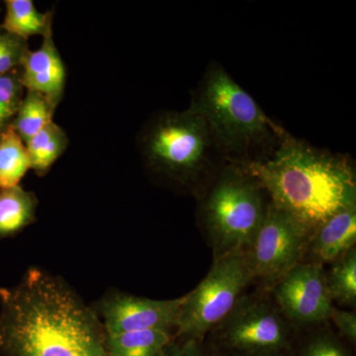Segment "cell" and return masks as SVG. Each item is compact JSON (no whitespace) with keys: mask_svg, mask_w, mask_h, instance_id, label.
<instances>
[{"mask_svg":"<svg viewBox=\"0 0 356 356\" xmlns=\"http://www.w3.org/2000/svg\"><path fill=\"white\" fill-rule=\"evenodd\" d=\"M22 67L0 74V132L10 125L24 98Z\"/></svg>","mask_w":356,"mask_h":356,"instance_id":"cell-20","label":"cell"},{"mask_svg":"<svg viewBox=\"0 0 356 356\" xmlns=\"http://www.w3.org/2000/svg\"><path fill=\"white\" fill-rule=\"evenodd\" d=\"M22 83L27 91L44 96L54 108L64 96L67 72L54 42L53 32L43 38L38 50L28 51L22 65Z\"/></svg>","mask_w":356,"mask_h":356,"instance_id":"cell-12","label":"cell"},{"mask_svg":"<svg viewBox=\"0 0 356 356\" xmlns=\"http://www.w3.org/2000/svg\"><path fill=\"white\" fill-rule=\"evenodd\" d=\"M202 341L194 339H181L180 343L175 339L166 346L163 356H207L204 353Z\"/></svg>","mask_w":356,"mask_h":356,"instance_id":"cell-24","label":"cell"},{"mask_svg":"<svg viewBox=\"0 0 356 356\" xmlns=\"http://www.w3.org/2000/svg\"><path fill=\"white\" fill-rule=\"evenodd\" d=\"M310 229L270 202L245 255L252 282L268 291L302 262Z\"/></svg>","mask_w":356,"mask_h":356,"instance_id":"cell-8","label":"cell"},{"mask_svg":"<svg viewBox=\"0 0 356 356\" xmlns=\"http://www.w3.org/2000/svg\"><path fill=\"white\" fill-rule=\"evenodd\" d=\"M28 51L27 40L7 32L0 26V74L21 67Z\"/></svg>","mask_w":356,"mask_h":356,"instance_id":"cell-21","label":"cell"},{"mask_svg":"<svg viewBox=\"0 0 356 356\" xmlns=\"http://www.w3.org/2000/svg\"><path fill=\"white\" fill-rule=\"evenodd\" d=\"M172 339L170 332L166 331L106 334L107 353L108 356H163Z\"/></svg>","mask_w":356,"mask_h":356,"instance_id":"cell-14","label":"cell"},{"mask_svg":"<svg viewBox=\"0 0 356 356\" xmlns=\"http://www.w3.org/2000/svg\"><path fill=\"white\" fill-rule=\"evenodd\" d=\"M69 145L64 129L51 121L26 143L30 168L42 177L67 149Z\"/></svg>","mask_w":356,"mask_h":356,"instance_id":"cell-15","label":"cell"},{"mask_svg":"<svg viewBox=\"0 0 356 356\" xmlns=\"http://www.w3.org/2000/svg\"><path fill=\"white\" fill-rule=\"evenodd\" d=\"M55 110L44 96L35 91H27L9 126L26 144L47 124L53 121Z\"/></svg>","mask_w":356,"mask_h":356,"instance_id":"cell-19","label":"cell"},{"mask_svg":"<svg viewBox=\"0 0 356 356\" xmlns=\"http://www.w3.org/2000/svg\"><path fill=\"white\" fill-rule=\"evenodd\" d=\"M245 168L261 185L269 202L310 231L339 210L356 204L351 159L317 149L288 132L273 156Z\"/></svg>","mask_w":356,"mask_h":356,"instance_id":"cell-2","label":"cell"},{"mask_svg":"<svg viewBox=\"0 0 356 356\" xmlns=\"http://www.w3.org/2000/svg\"><path fill=\"white\" fill-rule=\"evenodd\" d=\"M301 356H348L341 343L332 334L323 332L309 339Z\"/></svg>","mask_w":356,"mask_h":356,"instance_id":"cell-22","label":"cell"},{"mask_svg":"<svg viewBox=\"0 0 356 356\" xmlns=\"http://www.w3.org/2000/svg\"><path fill=\"white\" fill-rule=\"evenodd\" d=\"M266 195L245 166H222L200 203L201 222L214 257L245 252L266 217L269 204Z\"/></svg>","mask_w":356,"mask_h":356,"instance_id":"cell-5","label":"cell"},{"mask_svg":"<svg viewBox=\"0 0 356 356\" xmlns=\"http://www.w3.org/2000/svg\"><path fill=\"white\" fill-rule=\"evenodd\" d=\"M0 355L108 356L95 313L58 277L31 268L0 287Z\"/></svg>","mask_w":356,"mask_h":356,"instance_id":"cell-1","label":"cell"},{"mask_svg":"<svg viewBox=\"0 0 356 356\" xmlns=\"http://www.w3.org/2000/svg\"><path fill=\"white\" fill-rule=\"evenodd\" d=\"M293 330L268 292L243 295L211 332L232 355L281 356L290 348Z\"/></svg>","mask_w":356,"mask_h":356,"instance_id":"cell-7","label":"cell"},{"mask_svg":"<svg viewBox=\"0 0 356 356\" xmlns=\"http://www.w3.org/2000/svg\"><path fill=\"white\" fill-rule=\"evenodd\" d=\"M3 24L7 32L27 40L31 36H43L53 32V13L37 10L32 0H7Z\"/></svg>","mask_w":356,"mask_h":356,"instance_id":"cell-16","label":"cell"},{"mask_svg":"<svg viewBox=\"0 0 356 356\" xmlns=\"http://www.w3.org/2000/svg\"><path fill=\"white\" fill-rule=\"evenodd\" d=\"M293 329H307L330 320L332 303L324 266L300 262L269 290Z\"/></svg>","mask_w":356,"mask_h":356,"instance_id":"cell-9","label":"cell"},{"mask_svg":"<svg viewBox=\"0 0 356 356\" xmlns=\"http://www.w3.org/2000/svg\"><path fill=\"white\" fill-rule=\"evenodd\" d=\"M250 282L243 252L215 257L205 278L185 295L175 337L202 341L231 313Z\"/></svg>","mask_w":356,"mask_h":356,"instance_id":"cell-6","label":"cell"},{"mask_svg":"<svg viewBox=\"0 0 356 356\" xmlns=\"http://www.w3.org/2000/svg\"><path fill=\"white\" fill-rule=\"evenodd\" d=\"M137 143L143 163L154 175L202 193L227 163L205 122L188 109L154 114Z\"/></svg>","mask_w":356,"mask_h":356,"instance_id":"cell-4","label":"cell"},{"mask_svg":"<svg viewBox=\"0 0 356 356\" xmlns=\"http://www.w3.org/2000/svg\"><path fill=\"white\" fill-rule=\"evenodd\" d=\"M38 200L20 185L0 191V238L19 233L32 224Z\"/></svg>","mask_w":356,"mask_h":356,"instance_id":"cell-13","label":"cell"},{"mask_svg":"<svg viewBox=\"0 0 356 356\" xmlns=\"http://www.w3.org/2000/svg\"><path fill=\"white\" fill-rule=\"evenodd\" d=\"M0 133H1V132H0Z\"/></svg>","mask_w":356,"mask_h":356,"instance_id":"cell-26","label":"cell"},{"mask_svg":"<svg viewBox=\"0 0 356 356\" xmlns=\"http://www.w3.org/2000/svg\"><path fill=\"white\" fill-rule=\"evenodd\" d=\"M29 170L25 144L8 126L0 133V188L17 186Z\"/></svg>","mask_w":356,"mask_h":356,"instance_id":"cell-17","label":"cell"},{"mask_svg":"<svg viewBox=\"0 0 356 356\" xmlns=\"http://www.w3.org/2000/svg\"><path fill=\"white\" fill-rule=\"evenodd\" d=\"M356 204L339 210L313 228L302 262L325 266L355 247Z\"/></svg>","mask_w":356,"mask_h":356,"instance_id":"cell-11","label":"cell"},{"mask_svg":"<svg viewBox=\"0 0 356 356\" xmlns=\"http://www.w3.org/2000/svg\"><path fill=\"white\" fill-rule=\"evenodd\" d=\"M184 296L172 300H153L116 293L100 305L106 334L140 331L172 332L177 327Z\"/></svg>","mask_w":356,"mask_h":356,"instance_id":"cell-10","label":"cell"},{"mask_svg":"<svg viewBox=\"0 0 356 356\" xmlns=\"http://www.w3.org/2000/svg\"><path fill=\"white\" fill-rule=\"evenodd\" d=\"M330 320L334 322L339 332L346 337L350 343L355 344L356 341V314L355 311L343 310V309L332 307Z\"/></svg>","mask_w":356,"mask_h":356,"instance_id":"cell-23","label":"cell"},{"mask_svg":"<svg viewBox=\"0 0 356 356\" xmlns=\"http://www.w3.org/2000/svg\"><path fill=\"white\" fill-rule=\"evenodd\" d=\"M325 270L327 291L332 303L355 310L356 306V248L330 264Z\"/></svg>","mask_w":356,"mask_h":356,"instance_id":"cell-18","label":"cell"},{"mask_svg":"<svg viewBox=\"0 0 356 356\" xmlns=\"http://www.w3.org/2000/svg\"><path fill=\"white\" fill-rule=\"evenodd\" d=\"M208 356V355H207ZM209 356H236L235 355H232V353H227V351H217V353H212V355Z\"/></svg>","mask_w":356,"mask_h":356,"instance_id":"cell-25","label":"cell"},{"mask_svg":"<svg viewBox=\"0 0 356 356\" xmlns=\"http://www.w3.org/2000/svg\"><path fill=\"white\" fill-rule=\"evenodd\" d=\"M187 109L205 122L227 163L245 166L266 161L287 133L214 60L192 91Z\"/></svg>","mask_w":356,"mask_h":356,"instance_id":"cell-3","label":"cell"}]
</instances>
